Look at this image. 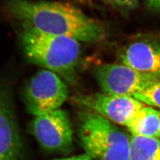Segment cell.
Instances as JSON below:
<instances>
[{"label":"cell","instance_id":"cell-6","mask_svg":"<svg viewBox=\"0 0 160 160\" xmlns=\"http://www.w3.org/2000/svg\"><path fill=\"white\" fill-rule=\"evenodd\" d=\"M31 131L42 147L48 151L68 152L73 145V129L68 113L58 109L36 116Z\"/></svg>","mask_w":160,"mask_h":160},{"label":"cell","instance_id":"cell-11","mask_svg":"<svg viewBox=\"0 0 160 160\" xmlns=\"http://www.w3.org/2000/svg\"><path fill=\"white\" fill-rule=\"evenodd\" d=\"M129 160H160V139L132 135Z\"/></svg>","mask_w":160,"mask_h":160},{"label":"cell","instance_id":"cell-14","mask_svg":"<svg viewBox=\"0 0 160 160\" xmlns=\"http://www.w3.org/2000/svg\"><path fill=\"white\" fill-rule=\"evenodd\" d=\"M145 2L150 11L160 12V0H145Z\"/></svg>","mask_w":160,"mask_h":160},{"label":"cell","instance_id":"cell-16","mask_svg":"<svg viewBox=\"0 0 160 160\" xmlns=\"http://www.w3.org/2000/svg\"></svg>","mask_w":160,"mask_h":160},{"label":"cell","instance_id":"cell-9","mask_svg":"<svg viewBox=\"0 0 160 160\" xmlns=\"http://www.w3.org/2000/svg\"><path fill=\"white\" fill-rule=\"evenodd\" d=\"M123 63L160 80V42L143 39L132 42L120 53Z\"/></svg>","mask_w":160,"mask_h":160},{"label":"cell","instance_id":"cell-4","mask_svg":"<svg viewBox=\"0 0 160 160\" xmlns=\"http://www.w3.org/2000/svg\"><path fill=\"white\" fill-rule=\"evenodd\" d=\"M68 96V87L59 76L45 69L29 80L23 98L28 112L38 116L59 109Z\"/></svg>","mask_w":160,"mask_h":160},{"label":"cell","instance_id":"cell-1","mask_svg":"<svg viewBox=\"0 0 160 160\" xmlns=\"http://www.w3.org/2000/svg\"><path fill=\"white\" fill-rule=\"evenodd\" d=\"M7 7L23 26L49 34L92 43L103 40L106 37L102 23L68 3L8 0Z\"/></svg>","mask_w":160,"mask_h":160},{"label":"cell","instance_id":"cell-13","mask_svg":"<svg viewBox=\"0 0 160 160\" xmlns=\"http://www.w3.org/2000/svg\"><path fill=\"white\" fill-rule=\"evenodd\" d=\"M122 12H129L135 9L138 5V0H104Z\"/></svg>","mask_w":160,"mask_h":160},{"label":"cell","instance_id":"cell-8","mask_svg":"<svg viewBox=\"0 0 160 160\" xmlns=\"http://www.w3.org/2000/svg\"><path fill=\"white\" fill-rule=\"evenodd\" d=\"M23 143L12 95L0 84V160H19Z\"/></svg>","mask_w":160,"mask_h":160},{"label":"cell","instance_id":"cell-3","mask_svg":"<svg viewBox=\"0 0 160 160\" xmlns=\"http://www.w3.org/2000/svg\"><path fill=\"white\" fill-rule=\"evenodd\" d=\"M78 137L86 154L97 160H129L130 137L102 116L86 109L78 116Z\"/></svg>","mask_w":160,"mask_h":160},{"label":"cell","instance_id":"cell-5","mask_svg":"<svg viewBox=\"0 0 160 160\" xmlns=\"http://www.w3.org/2000/svg\"><path fill=\"white\" fill-rule=\"evenodd\" d=\"M94 75L104 93L119 96L133 97L160 80L124 63L100 65L94 69Z\"/></svg>","mask_w":160,"mask_h":160},{"label":"cell","instance_id":"cell-2","mask_svg":"<svg viewBox=\"0 0 160 160\" xmlns=\"http://www.w3.org/2000/svg\"><path fill=\"white\" fill-rule=\"evenodd\" d=\"M20 40L23 51L32 63L62 76L74 84L81 57L80 42L66 36L49 34L23 26Z\"/></svg>","mask_w":160,"mask_h":160},{"label":"cell","instance_id":"cell-12","mask_svg":"<svg viewBox=\"0 0 160 160\" xmlns=\"http://www.w3.org/2000/svg\"><path fill=\"white\" fill-rule=\"evenodd\" d=\"M133 97L143 104L160 108V80L148 86L142 92L135 94Z\"/></svg>","mask_w":160,"mask_h":160},{"label":"cell","instance_id":"cell-10","mask_svg":"<svg viewBox=\"0 0 160 160\" xmlns=\"http://www.w3.org/2000/svg\"><path fill=\"white\" fill-rule=\"evenodd\" d=\"M160 111L145 106L134 114L126 127L132 135L160 138Z\"/></svg>","mask_w":160,"mask_h":160},{"label":"cell","instance_id":"cell-15","mask_svg":"<svg viewBox=\"0 0 160 160\" xmlns=\"http://www.w3.org/2000/svg\"><path fill=\"white\" fill-rule=\"evenodd\" d=\"M57 160H92V157H90L87 154H84L79 155L77 156H73L69 158H62Z\"/></svg>","mask_w":160,"mask_h":160},{"label":"cell","instance_id":"cell-7","mask_svg":"<svg viewBox=\"0 0 160 160\" xmlns=\"http://www.w3.org/2000/svg\"><path fill=\"white\" fill-rule=\"evenodd\" d=\"M73 102L102 116L116 124L126 126L145 104L134 97L106 93L81 94L72 98Z\"/></svg>","mask_w":160,"mask_h":160}]
</instances>
